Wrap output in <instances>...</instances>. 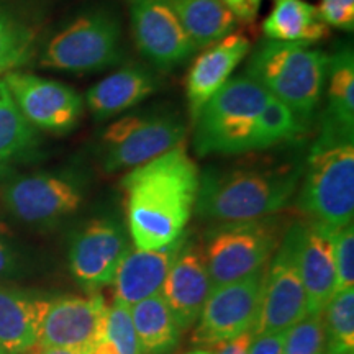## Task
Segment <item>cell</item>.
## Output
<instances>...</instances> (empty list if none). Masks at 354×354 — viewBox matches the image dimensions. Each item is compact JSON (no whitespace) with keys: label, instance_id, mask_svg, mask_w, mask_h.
<instances>
[{"label":"cell","instance_id":"cell-22","mask_svg":"<svg viewBox=\"0 0 354 354\" xmlns=\"http://www.w3.org/2000/svg\"><path fill=\"white\" fill-rule=\"evenodd\" d=\"M48 307V300L0 289V349L6 354H24L37 346Z\"/></svg>","mask_w":354,"mask_h":354},{"label":"cell","instance_id":"cell-31","mask_svg":"<svg viewBox=\"0 0 354 354\" xmlns=\"http://www.w3.org/2000/svg\"><path fill=\"white\" fill-rule=\"evenodd\" d=\"M333 254L336 268V292L354 287V227L353 223L335 230Z\"/></svg>","mask_w":354,"mask_h":354},{"label":"cell","instance_id":"cell-28","mask_svg":"<svg viewBox=\"0 0 354 354\" xmlns=\"http://www.w3.org/2000/svg\"><path fill=\"white\" fill-rule=\"evenodd\" d=\"M91 354H141L130 307L117 302L107 307L104 328Z\"/></svg>","mask_w":354,"mask_h":354},{"label":"cell","instance_id":"cell-38","mask_svg":"<svg viewBox=\"0 0 354 354\" xmlns=\"http://www.w3.org/2000/svg\"><path fill=\"white\" fill-rule=\"evenodd\" d=\"M185 354H212V351H207V349H196V351H190Z\"/></svg>","mask_w":354,"mask_h":354},{"label":"cell","instance_id":"cell-8","mask_svg":"<svg viewBox=\"0 0 354 354\" xmlns=\"http://www.w3.org/2000/svg\"><path fill=\"white\" fill-rule=\"evenodd\" d=\"M184 122L171 112L130 113L113 122L102 136V162L107 172L143 166L184 143Z\"/></svg>","mask_w":354,"mask_h":354},{"label":"cell","instance_id":"cell-19","mask_svg":"<svg viewBox=\"0 0 354 354\" xmlns=\"http://www.w3.org/2000/svg\"><path fill=\"white\" fill-rule=\"evenodd\" d=\"M326 109L315 146L353 143L354 130V55L344 48L330 56L326 73Z\"/></svg>","mask_w":354,"mask_h":354},{"label":"cell","instance_id":"cell-34","mask_svg":"<svg viewBox=\"0 0 354 354\" xmlns=\"http://www.w3.org/2000/svg\"><path fill=\"white\" fill-rule=\"evenodd\" d=\"M221 2L233 12L236 20L251 21L258 15L263 0H221Z\"/></svg>","mask_w":354,"mask_h":354},{"label":"cell","instance_id":"cell-10","mask_svg":"<svg viewBox=\"0 0 354 354\" xmlns=\"http://www.w3.org/2000/svg\"><path fill=\"white\" fill-rule=\"evenodd\" d=\"M266 268L253 276L210 290L197 320L194 343L216 346L246 331H253L259 313Z\"/></svg>","mask_w":354,"mask_h":354},{"label":"cell","instance_id":"cell-13","mask_svg":"<svg viewBox=\"0 0 354 354\" xmlns=\"http://www.w3.org/2000/svg\"><path fill=\"white\" fill-rule=\"evenodd\" d=\"M127 251L128 240L122 225L110 216L94 218L74 234L69 251L71 272L87 289L112 284Z\"/></svg>","mask_w":354,"mask_h":354},{"label":"cell","instance_id":"cell-6","mask_svg":"<svg viewBox=\"0 0 354 354\" xmlns=\"http://www.w3.org/2000/svg\"><path fill=\"white\" fill-rule=\"evenodd\" d=\"M122 59V28L107 12L79 15L44 48L41 66L69 73H94Z\"/></svg>","mask_w":354,"mask_h":354},{"label":"cell","instance_id":"cell-26","mask_svg":"<svg viewBox=\"0 0 354 354\" xmlns=\"http://www.w3.org/2000/svg\"><path fill=\"white\" fill-rule=\"evenodd\" d=\"M325 354H354V287L336 292L326 308Z\"/></svg>","mask_w":354,"mask_h":354},{"label":"cell","instance_id":"cell-5","mask_svg":"<svg viewBox=\"0 0 354 354\" xmlns=\"http://www.w3.org/2000/svg\"><path fill=\"white\" fill-rule=\"evenodd\" d=\"M297 207L315 223L339 228L353 223L354 146H313Z\"/></svg>","mask_w":354,"mask_h":354},{"label":"cell","instance_id":"cell-7","mask_svg":"<svg viewBox=\"0 0 354 354\" xmlns=\"http://www.w3.org/2000/svg\"><path fill=\"white\" fill-rule=\"evenodd\" d=\"M281 236L272 220L225 223L210 233L205 248L212 290L253 276L268 266Z\"/></svg>","mask_w":354,"mask_h":354},{"label":"cell","instance_id":"cell-2","mask_svg":"<svg viewBox=\"0 0 354 354\" xmlns=\"http://www.w3.org/2000/svg\"><path fill=\"white\" fill-rule=\"evenodd\" d=\"M300 180L299 166L212 169L201 176L196 209L223 223L266 218L284 209Z\"/></svg>","mask_w":354,"mask_h":354},{"label":"cell","instance_id":"cell-33","mask_svg":"<svg viewBox=\"0 0 354 354\" xmlns=\"http://www.w3.org/2000/svg\"><path fill=\"white\" fill-rule=\"evenodd\" d=\"M282 346H284V331L253 335L248 354H282Z\"/></svg>","mask_w":354,"mask_h":354},{"label":"cell","instance_id":"cell-12","mask_svg":"<svg viewBox=\"0 0 354 354\" xmlns=\"http://www.w3.org/2000/svg\"><path fill=\"white\" fill-rule=\"evenodd\" d=\"M3 81L20 112L33 127L69 131L81 118L84 99L63 82L15 71L7 73Z\"/></svg>","mask_w":354,"mask_h":354},{"label":"cell","instance_id":"cell-17","mask_svg":"<svg viewBox=\"0 0 354 354\" xmlns=\"http://www.w3.org/2000/svg\"><path fill=\"white\" fill-rule=\"evenodd\" d=\"M210 290L205 253L187 240L180 248L161 290L183 333L197 323Z\"/></svg>","mask_w":354,"mask_h":354},{"label":"cell","instance_id":"cell-21","mask_svg":"<svg viewBox=\"0 0 354 354\" xmlns=\"http://www.w3.org/2000/svg\"><path fill=\"white\" fill-rule=\"evenodd\" d=\"M158 87V77L148 68L122 66L88 88L86 105L97 120H107L136 107L153 95Z\"/></svg>","mask_w":354,"mask_h":354},{"label":"cell","instance_id":"cell-1","mask_svg":"<svg viewBox=\"0 0 354 354\" xmlns=\"http://www.w3.org/2000/svg\"><path fill=\"white\" fill-rule=\"evenodd\" d=\"M198 184L201 172L184 143L128 171L122 189L135 246L158 250L184 234L196 209Z\"/></svg>","mask_w":354,"mask_h":354},{"label":"cell","instance_id":"cell-4","mask_svg":"<svg viewBox=\"0 0 354 354\" xmlns=\"http://www.w3.org/2000/svg\"><path fill=\"white\" fill-rule=\"evenodd\" d=\"M328 61L330 56L308 44L266 39L253 51L245 74L307 127L325 92Z\"/></svg>","mask_w":354,"mask_h":354},{"label":"cell","instance_id":"cell-20","mask_svg":"<svg viewBox=\"0 0 354 354\" xmlns=\"http://www.w3.org/2000/svg\"><path fill=\"white\" fill-rule=\"evenodd\" d=\"M250 39L245 35L230 33L228 37L205 48V51L194 61L185 86L192 118L202 105L230 81L233 71L250 53Z\"/></svg>","mask_w":354,"mask_h":354},{"label":"cell","instance_id":"cell-16","mask_svg":"<svg viewBox=\"0 0 354 354\" xmlns=\"http://www.w3.org/2000/svg\"><path fill=\"white\" fill-rule=\"evenodd\" d=\"M185 241L187 234L184 233L158 250L128 248L112 281L115 302L131 307L141 300L161 294L167 274Z\"/></svg>","mask_w":354,"mask_h":354},{"label":"cell","instance_id":"cell-30","mask_svg":"<svg viewBox=\"0 0 354 354\" xmlns=\"http://www.w3.org/2000/svg\"><path fill=\"white\" fill-rule=\"evenodd\" d=\"M325 320L322 313H307L284 331L282 354H325Z\"/></svg>","mask_w":354,"mask_h":354},{"label":"cell","instance_id":"cell-15","mask_svg":"<svg viewBox=\"0 0 354 354\" xmlns=\"http://www.w3.org/2000/svg\"><path fill=\"white\" fill-rule=\"evenodd\" d=\"M3 201L8 210L26 223H51L74 214L82 203V192L68 177L38 174L13 180Z\"/></svg>","mask_w":354,"mask_h":354},{"label":"cell","instance_id":"cell-9","mask_svg":"<svg viewBox=\"0 0 354 354\" xmlns=\"http://www.w3.org/2000/svg\"><path fill=\"white\" fill-rule=\"evenodd\" d=\"M302 225H294L279 243L271 266L266 268L258 320L253 335L281 333L308 313L307 295L299 269Z\"/></svg>","mask_w":354,"mask_h":354},{"label":"cell","instance_id":"cell-25","mask_svg":"<svg viewBox=\"0 0 354 354\" xmlns=\"http://www.w3.org/2000/svg\"><path fill=\"white\" fill-rule=\"evenodd\" d=\"M141 354H166L179 343L183 330L161 294L130 307Z\"/></svg>","mask_w":354,"mask_h":354},{"label":"cell","instance_id":"cell-3","mask_svg":"<svg viewBox=\"0 0 354 354\" xmlns=\"http://www.w3.org/2000/svg\"><path fill=\"white\" fill-rule=\"evenodd\" d=\"M269 94L246 74L225 84L198 110L194 120V149L198 156L259 151L261 117Z\"/></svg>","mask_w":354,"mask_h":354},{"label":"cell","instance_id":"cell-32","mask_svg":"<svg viewBox=\"0 0 354 354\" xmlns=\"http://www.w3.org/2000/svg\"><path fill=\"white\" fill-rule=\"evenodd\" d=\"M326 26H335L344 32L354 28V0H322L317 7Z\"/></svg>","mask_w":354,"mask_h":354},{"label":"cell","instance_id":"cell-18","mask_svg":"<svg viewBox=\"0 0 354 354\" xmlns=\"http://www.w3.org/2000/svg\"><path fill=\"white\" fill-rule=\"evenodd\" d=\"M335 230L315 221L300 228L299 269L307 295L308 313H322L336 294Z\"/></svg>","mask_w":354,"mask_h":354},{"label":"cell","instance_id":"cell-27","mask_svg":"<svg viewBox=\"0 0 354 354\" xmlns=\"http://www.w3.org/2000/svg\"><path fill=\"white\" fill-rule=\"evenodd\" d=\"M33 143V125L20 112L6 81H0V159L15 156Z\"/></svg>","mask_w":354,"mask_h":354},{"label":"cell","instance_id":"cell-37","mask_svg":"<svg viewBox=\"0 0 354 354\" xmlns=\"http://www.w3.org/2000/svg\"><path fill=\"white\" fill-rule=\"evenodd\" d=\"M38 354H82L74 349H64V348H41Z\"/></svg>","mask_w":354,"mask_h":354},{"label":"cell","instance_id":"cell-24","mask_svg":"<svg viewBox=\"0 0 354 354\" xmlns=\"http://www.w3.org/2000/svg\"><path fill=\"white\" fill-rule=\"evenodd\" d=\"M196 51L233 33L236 17L221 0H169Z\"/></svg>","mask_w":354,"mask_h":354},{"label":"cell","instance_id":"cell-35","mask_svg":"<svg viewBox=\"0 0 354 354\" xmlns=\"http://www.w3.org/2000/svg\"><path fill=\"white\" fill-rule=\"evenodd\" d=\"M251 338H253V331H246V333L236 336V338L216 344L215 353L212 354H248Z\"/></svg>","mask_w":354,"mask_h":354},{"label":"cell","instance_id":"cell-11","mask_svg":"<svg viewBox=\"0 0 354 354\" xmlns=\"http://www.w3.org/2000/svg\"><path fill=\"white\" fill-rule=\"evenodd\" d=\"M128 7L136 48L154 68L171 71L196 53L169 0H128Z\"/></svg>","mask_w":354,"mask_h":354},{"label":"cell","instance_id":"cell-39","mask_svg":"<svg viewBox=\"0 0 354 354\" xmlns=\"http://www.w3.org/2000/svg\"><path fill=\"white\" fill-rule=\"evenodd\" d=\"M0 354H6V353H3V351H2V349H0Z\"/></svg>","mask_w":354,"mask_h":354},{"label":"cell","instance_id":"cell-14","mask_svg":"<svg viewBox=\"0 0 354 354\" xmlns=\"http://www.w3.org/2000/svg\"><path fill=\"white\" fill-rule=\"evenodd\" d=\"M105 313L107 305L100 294L91 297L66 295L53 300L43 318L38 344L91 354L104 328Z\"/></svg>","mask_w":354,"mask_h":354},{"label":"cell","instance_id":"cell-29","mask_svg":"<svg viewBox=\"0 0 354 354\" xmlns=\"http://www.w3.org/2000/svg\"><path fill=\"white\" fill-rule=\"evenodd\" d=\"M32 30L0 10V74L25 64L32 53Z\"/></svg>","mask_w":354,"mask_h":354},{"label":"cell","instance_id":"cell-36","mask_svg":"<svg viewBox=\"0 0 354 354\" xmlns=\"http://www.w3.org/2000/svg\"><path fill=\"white\" fill-rule=\"evenodd\" d=\"M3 233H6V228L0 227V276L7 274L13 268V254L10 246L3 240Z\"/></svg>","mask_w":354,"mask_h":354},{"label":"cell","instance_id":"cell-23","mask_svg":"<svg viewBox=\"0 0 354 354\" xmlns=\"http://www.w3.org/2000/svg\"><path fill=\"white\" fill-rule=\"evenodd\" d=\"M263 32L268 39L312 44L328 35L318 8L305 0H272V10L266 17Z\"/></svg>","mask_w":354,"mask_h":354}]
</instances>
